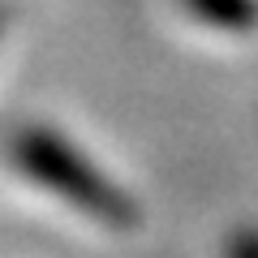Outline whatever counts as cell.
I'll return each instance as SVG.
<instances>
[{
    "mask_svg": "<svg viewBox=\"0 0 258 258\" xmlns=\"http://www.w3.org/2000/svg\"><path fill=\"white\" fill-rule=\"evenodd\" d=\"M228 258H258V232H237L228 241Z\"/></svg>",
    "mask_w": 258,
    "mask_h": 258,
    "instance_id": "cell-2",
    "label": "cell"
},
{
    "mask_svg": "<svg viewBox=\"0 0 258 258\" xmlns=\"http://www.w3.org/2000/svg\"><path fill=\"white\" fill-rule=\"evenodd\" d=\"M5 164L30 185H39L47 198L64 203L78 215H91L112 232H129L138 224V207L125 185H116L86 151H78L64 134L47 125H22L5 142Z\"/></svg>",
    "mask_w": 258,
    "mask_h": 258,
    "instance_id": "cell-1",
    "label": "cell"
}]
</instances>
